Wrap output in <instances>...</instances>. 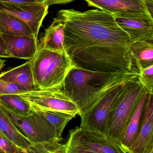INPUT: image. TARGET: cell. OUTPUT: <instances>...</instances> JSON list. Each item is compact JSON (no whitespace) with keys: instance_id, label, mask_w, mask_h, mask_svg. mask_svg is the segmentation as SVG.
Masks as SVG:
<instances>
[{"instance_id":"1","label":"cell","mask_w":153,"mask_h":153,"mask_svg":"<svg viewBox=\"0 0 153 153\" xmlns=\"http://www.w3.org/2000/svg\"><path fill=\"white\" fill-rule=\"evenodd\" d=\"M57 17L63 22L64 49L75 67L107 73L140 71L130 50L127 33L107 11L61 10Z\"/></svg>"},{"instance_id":"2","label":"cell","mask_w":153,"mask_h":153,"mask_svg":"<svg viewBox=\"0 0 153 153\" xmlns=\"http://www.w3.org/2000/svg\"><path fill=\"white\" fill-rule=\"evenodd\" d=\"M138 75L92 71L75 66L66 75L63 89L78 107L80 115L87 111L110 90Z\"/></svg>"},{"instance_id":"3","label":"cell","mask_w":153,"mask_h":153,"mask_svg":"<svg viewBox=\"0 0 153 153\" xmlns=\"http://www.w3.org/2000/svg\"><path fill=\"white\" fill-rule=\"evenodd\" d=\"M146 91L139 75L126 82L123 93L110 115L107 136L120 143L135 111Z\"/></svg>"},{"instance_id":"4","label":"cell","mask_w":153,"mask_h":153,"mask_svg":"<svg viewBox=\"0 0 153 153\" xmlns=\"http://www.w3.org/2000/svg\"><path fill=\"white\" fill-rule=\"evenodd\" d=\"M126 82L110 90L87 111L79 115L81 128L106 135L110 115L123 93Z\"/></svg>"},{"instance_id":"5","label":"cell","mask_w":153,"mask_h":153,"mask_svg":"<svg viewBox=\"0 0 153 153\" xmlns=\"http://www.w3.org/2000/svg\"><path fill=\"white\" fill-rule=\"evenodd\" d=\"M0 106L15 127L31 143L56 140L60 142L43 115L35 110L28 116L18 115L0 102Z\"/></svg>"},{"instance_id":"6","label":"cell","mask_w":153,"mask_h":153,"mask_svg":"<svg viewBox=\"0 0 153 153\" xmlns=\"http://www.w3.org/2000/svg\"><path fill=\"white\" fill-rule=\"evenodd\" d=\"M16 95L38 109L58 111L74 117L79 113L78 107L66 94L63 87L27 91Z\"/></svg>"},{"instance_id":"7","label":"cell","mask_w":153,"mask_h":153,"mask_svg":"<svg viewBox=\"0 0 153 153\" xmlns=\"http://www.w3.org/2000/svg\"><path fill=\"white\" fill-rule=\"evenodd\" d=\"M67 143L97 153H128L120 143L106 135L76 127L69 131Z\"/></svg>"},{"instance_id":"8","label":"cell","mask_w":153,"mask_h":153,"mask_svg":"<svg viewBox=\"0 0 153 153\" xmlns=\"http://www.w3.org/2000/svg\"><path fill=\"white\" fill-rule=\"evenodd\" d=\"M49 6L44 3H10L0 2V11L10 14L25 22L38 38Z\"/></svg>"},{"instance_id":"9","label":"cell","mask_w":153,"mask_h":153,"mask_svg":"<svg viewBox=\"0 0 153 153\" xmlns=\"http://www.w3.org/2000/svg\"><path fill=\"white\" fill-rule=\"evenodd\" d=\"M116 22L132 43L153 41V19L148 14H113Z\"/></svg>"},{"instance_id":"10","label":"cell","mask_w":153,"mask_h":153,"mask_svg":"<svg viewBox=\"0 0 153 153\" xmlns=\"http://www.w3.org/2000/svg\"><path fill=\"white\" fill-rule=\"evenodd\" d=\"M128 153L153 152V94L147 93L141 127L138 134Z\"/></svg>"},{"instance_id":"11","label":"cell","mask_w":153,"mask_h":153,"mask_svg":"<svg viewBox=\"0 0 153 153\" xmlns=\"http://www.w3.org/2000/svg\"><path fill=\"white\" fill-rule=\"evenodd\" d=\"M75 67L65 51H62L52 62L42 76L37 90L63 87L66 75Z\"/></svg>"},{"instance_id":"12","label":"cell","mask_w":153,"mask_h":153,"mask_svg":"<svg viewBox=\"0 0 153 153\" xmlns=\"http://www.w3.org/2000/svg\"><path fill=\"white\" fill-rule=\"evenodd\" d=\"M90 7L112 14H150L144 0H84Z\"/></svg>"},{"instance_id":"13","label":"cell","mask_w":153,"mask_h":153,"mask_svg":"<svg viewBox=\"0 0 153 153\" xmlns=\"http://www.w3.org/2000/svg\"><path fill=\"white\" fill-rule=\"evenodd\" d=\"M12 58L30 60L38 49V38L34 36H10L1 34Z\"/></svg>"},{"instance_id":"14","label":"cell","mask_w":153,"mask_h":153,"mask_svg":"<svg viewBox=\"0 0 153 153\" xmlns=\"http://www.w3.org/2000/svg\"><path fill=\"white\" fill-rule=\"evenodd\" d=\"M63 50L51 51L38 45L36 54L29 60L36 90L38 88L40 80L50 64Z\"/></svg>"},{"instance_id":"15","label":"cell","mask_w":153,"mask_h":153,"mask_svg":"<svg viewBox=\"0 0 153 153\" xmlns=\"http://www.w3.org/2000/svg\"><path fill=\"white\" fill-rule=\"evenodd\" d=\"M64 42L63 22L56 17L54 19L51 25L45 29L39 45L51 51H61L64 50Z\"/></svg>"},{"instance_id":"16","label":"cell","mask_w":153,"mask_h":153,"mask_svg":"<svg viewBox=\"0 0 153 153\" xmlns=\"http://www.w3.org/2000/svg\"><path fill=\"white\" fill-rule=\"evenodd\" d=\"M0 79L21 85L27 91L36 90L29 60L23 64L5 72Z\"/></svg>"},{"instance_id":"17","label":"cell","mask_w":153,"mask_h":153,"mask_svg":"<svg viewBox=\"0 0 153 153\" xmlns=\"http://www.w3.org/2000/svg\"><path fill=\"white\" fill-rule=\"evenodd\" d=\"M147 91L140 101L130 120L124 136L119 143L126 152L133 144L139 132L147 99Z\"/></svg>"},{"instance_id":"18","label":"cell","mask_w":153,"mask_h":153,"mask_svg":"<svg viewBox=\"0 0 153 153\" xmlns=\"http://www.w3.org/2000/svg\"><path fill=\"white\" fill-rule=\"evenodd\" d=\"M0 133L26 152L32 143L15 127L0 106Z\"/></svg>"},{"instance_id":"19","label":"cell","mask_w":153,"mask_h":153,"mask_svg":"<svg viewBox=\"0 0 153 153\" xmlns=\"http://www.w3.org/2000/svg\"><path fill=\"white\" fill-rule=\"evenodd\" d=\"M0 33L10 36H34L25 22L1 11H0Z\"/></svg>"},{"instance_id":"20","label":"cell","mask_w":153,"mask_h":153,"mask_svg":"<svg viewBox=\"0 0 153 153\" xmlns=\"http://www.w3.org/2000/svg\"><path fill=\"white\" fill-rule=\"evenodd\" d=\"M130 50L140 71L153 65V41L134 42L131 44Z\"/></svg>"},{"instance_id":"21","label":"cell","mask_w":153,"mask_h":153,"mask_svg":"<svg viewBox=\"0 0 153 153\" xmlns=\"http://www.w3.org/2000/svg\"><path fill=\"white\" fill-rule=\"evenodd\" d=\"M34 109L43 115L51 129L55 133L57 138L60 141H62V135L65 128L69 121L75 117L58 111L38 109L35 108Z\"/></svg>"},{"instance_id":"22","label":"cell","mask_w":153,"mask_h":153,"mask_svg":"<svg viewBox=\"0 0 153 153\" xmlns=\"http://www.w3.org/2000/svg\"><path fill=\"white\" fill-rule=\"evenodd\" d=\"M0 102L20 116H28L35 111L28 102L16 94L0 95Z\"/></svg>"},{"instance_id":"23","label":"cell","mask_w":153,"mask_h":153,"mask_svg":"<svg viewBox=\"0 0 153 153\" xmlns=\"http://www.w3.org/2000/svg\"><path fill=\"white\" fill-rule=\"evenodd\" d=\"M26 152L28 153H66V145L56 140L33 143Z\"/></svg>"},{"instance_id":"24","label":"cell","mask_w":153,"mask_h":153,"mask_svg":"<svg viewBox=\"0 0 153 153\" xmlns=\"http://www.w3.org/2000/svg\"><path fill=\"white\" fill-rule=\"evenodd\" d=\"M27 91L21 85L0 79V95L16 94Z\"/></svg>"},{"instance_id":"25","label":"cell","mask_w":153,"mask_h":153,"mask_svg":"<svg viewBox=\"0 0 153 153\" xmlns=\"http://www.w3.org/2000/svg\"><path fill=\"white\" fill-rule=\"evenodd\" d=\"M139 78L147 91L153 94V65L141 70Z\"/></svg>"},{"instance_id":"26","label":"cell","mask_w":153,"mask_h":153,"mask_svg":"<svg viewBox=\"0 0 153 153\" xmlns=\"http://www.w3.org/2000/svg\"><path fill=\"white\" fill-rule=\"evenodd\" d=\"M0 153H26L0 133Z\"/></svg>"},{"instance_id":"27","label":"cell","mask_w":153,"mask_h":153,"mask_svg":"<svg viewBox=\"0 0 153 153\" xmlns=\"http://www.w3.org/2000/svg\"><path fill=\"white\" fill-rule=\"evenodd\" d=\"M0 57L5 58L12 57L6 44L1 34H0Z\"/></svg>"},{"instance_id":"28","label":"cell","mask_w":153,"mask_h":153,"mask_svg":"<svg viewBox=\"0 0 153 153\" xmlns=\"http://www.w3.org/2000/svg\"><path fill=\"white\" fill-rule=\"evenodd\" d=\"M66 153H97L66 143Z\"/></svg>"},{"instance_id":"29","label":"cell","mask_w":153,"mask_h":153,"mask_svg":"<svg viewBox=\"0 0 153 153\" xmlns=\"http://www.w3.org/2000/svg\"><path fill=\"white\" fill-rule=\"evenodd\" d=\"M0 2L17 4L32 3H44L45 4L44 0H0Z\"/></svg>"},{"instance_id":"30","label":"cell","mask_w":153,"mask_h":153,"mask_svg":"<svg viewBox=\"0 0 153 153\" xmlns=\"http://www.w3.org/2000/svg\"><path fill=\"white\" fill-rule=\"evenodd\" d=\"M45 4L49 6L53 4H65L69 3L75 0H44Z\"/></svg>"},{"instance_id":"31","label":"cell","mask_w":153,"mask_h":153,"mask_svg":"<svg viewBox=\"0 0 153 153\" xmlns=\"http://www.w3.org/2000/svg\"><path fill=\"white\" fill-rule=\"evenodd\" d=\"M148 12L153 17V0H144Z\"/></svg>"},{"instance_id":"32","label":"cell","mask_w":153,"mask_h":153,"mask_svg":"<svg viewBox=\"0 0 153 153\" xmlns=\"http://www.w3.org/2000/svg\"><path fill=\"white\" fill-rule=\"evenodd\" d=\"M5 61L3 59H0V71H1L2 69L3 68L4 66V64H5Z\"/></svg>"},{"instance_id":"33","label":"cell","mask_w":153,"mask_h":153,"mask_svg":"<svg viewBox=\"0 0 153 153\" xmlns=\"http://www.w3.org/2000/svg\"><path fill=\"white\" fill-rule=\"evenodd\" d=\"M4 73H5V72H4L2 73L1 74H0V77H1V76H2L3 75H4Z\"/></svg>"},{"instance_id":"34","label":"cell","mask_w":153,"mask_h":153,"mask_svg":"<svg viewBox=\"0 0 153 153\" xmlns=\"http://www.w3.org/2000/svg\"><path fill=\"white\" fill-rule=\"evenodd\" d=\"M152 153H153V152H152Z\"/></svg>"},{"instance_id":"35","label":"cell","mask_w":153,"mask_h":153,"mask_svg":"<svg viewBox=\"0 0 153 153\" xmlns=\"http://www.w3.org/2000/svg\"><path fill=\"white\" fill-rule=\"evenodd\" d=\"M26 153H28L26 152Z\"/></svg>"},{"instance_id":"36","label":"cell","mask_w":153,"mask_h":153,"mask_svg":"<svg viewBox=\"0 0 153 153\" xmlns=\"http://www.w3.org/2000/svg\"><path fill=\"white\" fill-rule=\"evenodd\" d=\"M0 34H1V33H0Z\"/></svg>"}]
</instances>
